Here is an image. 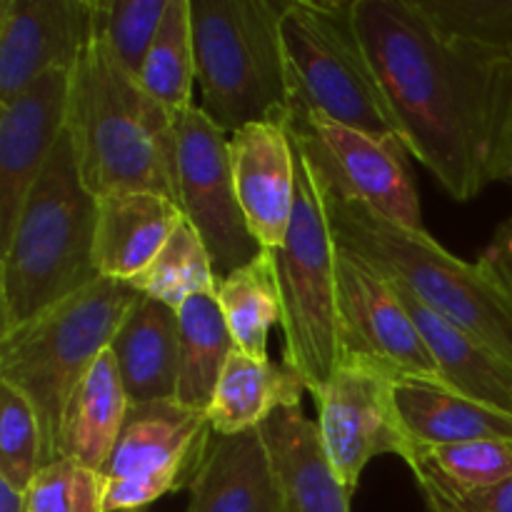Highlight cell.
<instances>
[{
    "label": "cell",
    "mask_w": 512,
    "mask_h": 512,
    "mask_svg": "<svg viewBox=\"0 0 512 512\" xmlns=\"http://www.w3.org/2000/svg\"><path fill=\"white\" fill-rule=\"evenodd\" d=\"M283 125L323 188L360 200L403 228L425 230L403 140L360 133L318 113L288 115Z\"/></svg>",
    "instance_id": "9c48e42d"
},
{
    "label": "cell",
    "mask_w": 512,
    "mask_h": 512,
    "mask_svg": "<svg viewBox=\"0 0 512 512\" xmlns=\"http://www.w3.org/2000/svg\"><path fill=\"white\" fill-rule=\"evenodd\" d=\"M140 298L143 293L130 283L98 278L23 328L0 335V383L13 385L33 405L43 465L58 460L60 420L70 395L110 350Z\"/></svg>",
    "instance_id": "5b68a950"
},
{
    "label": "cell",
    "mask_w": 512,
    "mask_h": 512,
    "mask_svg": "<svg viewBox=\"0 0 512 512\" xmlns=\"http://www.w3.org/2000/svg\"><path fill=\"white\" fill-rule=\"evenodd\" d=\"M338 363L383 370L395 383L440 385L443 378L395 285L368 260L338 245Z\"/></svg>",
    "instance_id": "30bf717a"
},
{
    "label": "cell",
    "mask_w": 512,
    "mask_h": 512,
    "mask_svg": "<svg viewBox=\"0 0 512 512\" xmlns=\"http://www.w3.org/2000/svg\"><path fill=\"white\" fill-rule=\"evenodd\" d=\"M448 38L512 58V0H415Z\"/></svg>",
    "instance_id": "f546056e"
},
{
    "label": "cell",
    "mask_w": 512,
    "mask_h": 512,
    "mask_svg": "<svg viewBox=\"0 0 512 512\" xmlns=\"http://www.w3.org/2000/svg\"><path fill=\"white\" fill-rule=\"evenodd\" d=\"M305 383L288 365L250 358L233 350L215 388L208 420L215 435L258 430L275 410L298 405Z\"/></svg>",
    "instance_id": "cb8c5ba5"
},
{
    "label": "cell",
    "mask_w": 512,
    "mask_h": 512,
    "mask_svg": "<svg viewBox=\"0 0 512 512\" xmlns=\"http://www.w3.org/2000/svg\"><path fill=\"white\" fill-rule=\"evenodd\" d=\"M280 35L288 115L318 113L360 133L403 140L355 25V0H285Z\"/></svg>",
    "instance_id": "52a82bcc"
},
{
    "label": "cell",
    "mask_w": 512,
    "mask_h": 512,
    "mask_svg": "<svg viewBox=\"0 0 512 512\" xmlns=\"http://www.w3.org/2000/svg\"><path fill=\"white\" fill-rule=\"evenodd\" d=\"M235 190L263 250L283 248L295 208V150L283 123H253L230 135Z\"/></svg>",
    "instance_id": "2e32d148"
},
{
    "label": "cell",
    "mask_w": 512,
    "mask_h": 512,
    "mask_svg": "<svg viewBox=\"0 0 512 512\" xmlns=\"http://www.w3.org/2000/svg\"><path fill=\"white\" fill-rule=\"evenodd\" d=\"M293 150L295 208L283 248L273 255L283 298V363L300 375L305 390H315L338 368V243L318 175L300 145L293 143Z\"/></svg>",
    "instance_id": "ba28073f"
},
{
    "label": "cell",
    "mask_w": 512,
    "mask_h": 512,
    "mask_svg": "<svg viewBox=\"0 0 512 512\" xmlns=\"http://www.w3.org/2000/svg\"><path fill=\"white\" fill-rule=\"evenodd\" d=\"M355 25L408 153L460 203L508 180L510 55L448 38L415 0H355Z\"/></svg>",
    "instance_id": "6da1fadb"
},
{
    "label": "cell",
    "mask_w": 512,
    "mask_h": 512,
    "mask_svg": "<svg viewBox=\"0 0 512 512\" xmlns=\"http://www.w3.org/2000/svg\"><path fill=\"white\" fill-rule=\"evenodd\" d=\"M213 438L188 488V512H283L260 430Z\"/></svg>",
    "instance_id": "44dd1931"
},
{
    "label": "cell",
    "mask_w": 512,
    "mask_h": 512,
    "mask_svg": "<svg viewBox=\"0 0 512 512\" xmlns=\"http://www.w3.org/2000/svg\"><path fill=\"white\" fill-rule=\"evenodd\" d=\"M178 125L180 208L213 258L218 280L263 253L240 208L225 135L198 105L175 118Z\"/></svg>",
    "instance_id": "8fae6325"
},
{
    "label": "cell",
    "mask_w": 512,
    "mask_h": 512,
    "mask_svg": "<svg viewBox=\"0 0 512 512\" xmlns=\"http://www.w3.org/2000/svg\"><path fill=\"white\" fill-rule=\"evenodd\" d=\"M70 70H50L0 103V250L68 125Z\"/></svg>",
    "instance_id": "5bb4252c"
},
{
    "label": "cell",
    "mask_w": 512,
    "mask_h": 512,
    "mask_svg": "<svg viewBox=\"0 0 512 512\" xmlns=\"http://www.w3.org/2000/svg\"><path fill=\"white\" fill-rule=\"evenodd\" d=\"M178 318L180 378L175 403L208 413L220 375L235 350L233 335H230L215 293L193 295L178 310Z\"/></svg>",
    "instance_id": "d4e9b609"
},
{
    "label": "cell",
    "mask_w": 512,
    "mask_h": 512,
    "mask_svg": "<svg viewBox=\"0 0 512 512\" xmlns=\"http://www.w3.org/2000/svg\"><path fill=\"white\" fill-rule=\"evenodd\" d=\"M0 512H25V493L0 480Z\"/></svg>",
    "instance_id": "d590c367"
},
{
    "label": "cell",
    "mask_w": 512,
    "mask_h": 512,
    "mask_svg": "<svg viewBox=\"0 0 512 512\" xmlns=\"http://www.w3.org/2000/svg\"><path fill=\"white\" fill-rule=\"evenodd\" d=\"M508 183L512 185V128H510V143H508Z\"/></svg>",
    "instance_id": "8d00e7d4"
},
{
    "label": "cell",
    "mask_w": 512,
    "mask_h": 512,
    "mask_svg": "<svg viewBox=\"0 0 512 512\" xmlns=\"http://www.w3.org/2000/svg\"><path fill=\"white\" fill-rule=\"evenodd\" d=\"M423 498H455L495 488L512 478V445L473 440L418 448L408 463Z\"/></svg>",
    "instance_id": "4316f807"
},
{
    "label": "cell",
    "mask_w": 512,
    "mask_h": 512,
    "mask_svg": "<svg viewBox=\"0 0 512 512\" xmlns=\"http://www.w3.org/2000/svg\"><path fill=\"white\" fill-rule=\"evenodd\" d=\"M95 35L93 0L0 3V103L50 70H70Z\"/></svg>",
    "instance_id": "9a60e30c"
},
{
    "label": "cell",
    "mask_w": 512,
    "mask_h": 512,
    "mask_svg": "<svg viewBox=\"0 0 512 512\" xmlns=\"http://www.w3.org/2000/svg\"><path fill=\"white\" fill-rule=\"evenodd\" d=\"M283 512H350V493L335 473L315 420L303 405L280 408L260 425Z\"/></svg>",
    "instance_id": "e0dca14e"
},
{
    "label": "cell",
    "mask_w": 512,
    "mask_h": 512,
    "mask_svg": "<svg viewBox=\"0 0 512 512\" xmlns=\"http://www.w3.org/2000/svg\"><path fill=\"white\" fill-rule=\"evenodd\" d=\"M130 400L113 353L105 350L83 383L73 390L60 420L58 458L103 470L115 448Z\"/></svg>",
    "instance_id": "7402d4cb"
},
{
    "label": "cell",
    "mask_w": 512,
    "mask_h": 512,
    "mask_svg": "<svg viewBox=\"0 0 512 512\" xmlns=\"http://www.w3.org/2000/svg\"><path fill=\"white\" fill-rule=\"evenodd\" d=\"M208 413L175 400L130 403L115 448L100 475L125 480L145 505L190 488L213 443Z\"/></svg>",
    "instance_id": "4fadbf2b"
},
{
    "label": "cell",
    "mask_w": 512,
    "mask_h": 512,
    "mask_svg": "<svg viewBox=\"0 0 512 512\" xmlns=\"http://www.w3.org/2000/svg\"><path fill=\"white\" fill-rule=\"evenodd\" d=\"M43 468L38 415L23 393L0 383V480L25 493Z\"/></svg>",
    "instance_id": "1f68e13d"
},
{
    "label": "cell",
    "mask_w": 512,
    "mask_h": 512,
    "mask_svg": "<svg viewBox=\"0 0 512 512\" xmlns=\"http://www.w3.org/2000/svg\"><path fill=\"white\" fill-rule=\"evenodd\" d=\"M130 285L145 298L160 300L173 310H180L193 295L215 293L218 275L200 235L188 220H183L163 245L158 258Z\"/></svg>",
    "instance_id": "f1b7e54d"
},
{
    "label": "cell",
    "mask_w": 512,
    "mask_h": 512,
    "mask_svg": "<svg viewBox=\"0 0 512 512\" xmlns=\"http://www.w3.org/2000/svg\"><path fill=\"white\" fill-rule=\"evenodd\" d=\"M183 220V208L165 195L123 193L100 198L93 248L100 278L133 283L158 258Z\"/></svg>",
    "instance_id": "d6986e66"
},
{
    "label": "cell",
    "mask_w": 512,
    "mask_h": 512,
    "mask_svg": "<svg viewBox=\"0 0 512 512\" xmlns=\"http://www.w3.org/2000/svg\"><path fill=\"white\" fill-rule=\"evenodd\" d=\"M318 410V428L335 473L355 493L360 475L378 455H400L410 463V443L398 408L395 380L363 363H338L333 378L310 390Z\"/></svg>",
    "instance_id": "7c38bea8"
},
{
    "label": "cell",
    "mask_w": 512,
    "mask_h": 512,
    "mask_svg": "<svg viewBox=\"0 0 512 512\" xmlns=\"http://www.w3.org/2000/svg\"><path fill=\"white\" fill-rule=\"evenodd\" d=\"M103 495L100 470L58 458L43 465L25 490V512H103Z\"/></svg>",
    "instance_id": "d6a6232c"
},
{
    "label": "cell",
    "mask_w": 512,
    "mask_h": 512,
    "mask_svg": "<svg viewBox=\"0 0 512 512\" xmlns=\"http://www.w3.org/2000/svg\"><path fill=\"white\" fill-rule=\"evenodd\" d=\"M130 403L175 400L180 378L178 310L140 298L110 343Z\"/></svg>",
    "instance_id": "ffe728a7"
},
{
    "label": "cell",
    "mask_w": 512,
    "mask_h": 512,
    "mask_svg": "<svg viewBox=\"0 0 512 512\" xmlns=\"http://www.w3.org/2000/svg\"><path fill=\"white\" fill-rule=\"evenodd\" d=\"M83 185L95 198L155 193L180 205L178 125L100 35L70 73L68 125Z\"/></svg>",
    "instance_id": "7a4b0ae2"
},
{
    "label": "cell",
    "mask_w": 512,
    "mask_h": 512,
    "mask_svg": "<svg viewBox=\"0 0 512 512\" xmlns=\"http://www.w3.org/2000/svg\"><path fill=\"white\" fill-rule=\"evenodd\" d=\"M145 93L153 95L173 118L193 108L195 48L190 0H168L158 35L138 75Z\"/></svg>",
    "instance_id": "83f0119b"
},
{
    "label": "cell",
    "mask_w": 512,
    "mask_h": 512,
    "mask_svg": "<svg viewBox=\"0 0 512 512\" xmlns=\"http://www.w3.org/2000/svg\"><path fill=\"white\" fill-rule=\"evenodd\" d=\"M430 512H512V478L495 488L455 498H428Z\"/></svg>",
    "instance_id": "836d02e7"
},
{
    "label": "cell",
    "mask_w": 512,
    "mask_h": 512,
    "mask_svg": "<svg viewBox=\"0 0 512 512\" xmlns=\"http://www.w3.org/2000/svg\"><path fill=\"white\" fill-rule=\"evenodd\" d=\"M390 283L395 285L415 328L423 335L440 370L443 388L470 403H478L493 413L512 418V365L508 360L480 343L478 338L455 328L453 323L425 308L398 280H390Z\"/></svg>",
    "instance_id": "ac0fdd59"
},
{
    "label": "cell",
    "mask_w": 512,
    "mask_h": 512,
    "mask_svg": "<svg viewBox=\"0 0 512 512\" xmlns=\"http://www.w3.org/2000/svg\"><path fill=\"white\" fill-rule=\"evenodd\" d=\"M320 183V180H318ZM335 243L398 280L425 308L478 338L512 365V295L483 258L465 263L428 230H410L365 203L323 188Z\"/></svg>",
    "instance_id": "277c9868"
},
{
    "label": "cell",
    "mask_w": 512,
    "mask_h": 512,
    "mask_svg": "<svg viewBox=\"0 0 512 512\" xmlns=\"http://www.w3.org/2000/svg\"><path fill=\"white\" fill-rule=\"evenodd\" d=\"M283 10L285 0H190L198 108L225 135L288 115Z\"/></svg>",
    "instance_id": "8992f818"
},
{
    "label": "cell",
    "mask_w": 512,
    "mask_h": 512,
    "mask_svg": "<svg viewBox=\"0 0 512 512\" xmlns=\"http://www.w3.org/2000/svg\"><path fill=\"white\" fill-rule=\"evenodd\" d=\"M95 35L138 78L158 35L168 0H93Z\"/></svg>",
    "instance_id": "4dcf8cb0"
},
{
    "label": "cell",
    "mask_w": 512,
    "mask_h": 512,
    "mask_svg": "<svg viewBox=\"0 0 512 512\" xmlns=\"http://www.w3.org/2000/svg\"><path fill=\"white\" fill-rule=\"evenodd\" d=\"M395 408L418 448L498 440L512 445V418L460 398L440 385L395 383Z\"/></svg>",
    "instance_id": "603a6c76"
},
{
    "label": "cell",
    "mask_w": 512,
    "mask_h": 512,
    "mask_svg": "<svg viewBox=\"0 0 512 512\" xmlns=\"http://www.w3.org/2000/svg\"><path fill=\"white\" fill-rule=\"evenodd\" d=\"M98 198L83 185L65 130L0 250V335L23 328L100 278Z\"/></svg>",
    "instance_id": "3957f363"
},
{
    "label": "cell",
    "mask_w": 512,
    "mask_h": 512,
    "mask_svg": "<svg viewBox=\"0 0 512 512\" xmlns=\"http://www.w3.org/2000/svg\"><path fill=\"white\" fill-rule=\"evenodd\" d=\"M215 298L233 335L235 350L268 360L270 328L283 325V298L273 250H263L248 265L218 280Z\"/></svg>",
    "instance_id": "484cf974"
},
{
    "label": "cell",
    "mask_w": 512,
    "mask_h": 512,
    "mask_svg": "<svg viewBox=\"0 0 512 512\" xmlns=\"http://www.w3.org/2000/svg\"><path fill=\"white\" fill-rule=\"evenodd\" d=\"M483 260L493 268V273L498 275L500 283H503L505 290L512 295V215L508 218V223L495 233L493 243L485 250Z\"/></svg>",
    "instance_id": "e575fe53"
}]
</instances>
